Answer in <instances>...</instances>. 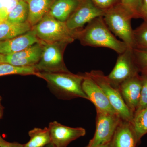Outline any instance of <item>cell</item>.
<instances>
[{"instance_id":"2e32d148","label":"cell","mask_w":147,"mask_h":147,"mask_svg":"<svg viewBox=\"0 0 147 147\" xmlns=\"http://www.w3.org/2000/svg\"><path fill=\"white\" fill-rule=\"evenodd\" d=\"M55 0H27L29 14L27 21L32 28L49 12Z\"/></svg>"},{"instance_id":"44dd1931","label":"cell","mask_w":147,"mask_h":147,"mask_svg":"<svg viewBox=\"0 0 147 147\" xmlns=\"http://www.w3.org/2000/svg\"><path fill=\"white\" fill-rule=\"evenodd\" d=\"M139 143L147 134V107L134 113L131 123Z\"/></svg>"},{"instance_id":"ac0fdd59","label":"cell","mask_w":147,"mask_h":147,"mask_svg":"<svg viewBox=\"0 0 147 147\" xmlns=\"http://www.w3.org/2000/svg\"><path fill=\"white\" fill-rule=\"evenodd\" d=\"M32 27L27 21L15 23L4 20L0 22V41L11 39L31 30Z\"/></svg>"},{"instance_id":"4dcf8cb0","label":"cell","mask_w":147,"mask_h":147,"mask_svg":"<svg viewBox=\"0 0 147 147\" xmlns=\"http://www.w3.org/2000/svg\"><path fill=\"white\" fill-rule=\"evenodd\" d=\"M2 100V98L0 95V119L2 118L4 113V107L2 104L1 102ZM3 139V138L0 135V142Z\"/></svg>"},{"instance_id":"8fae6325","label":"cell","mask_w":147,"mask_h":147,"mask_svg":"<svg viewBox=\"0 0 147 147\" xmlns=\"http://www.w3.org/2000/svg\"><path fill=\"white\" fill-rule=\"evenodd\" d=\"M82 87L88 100L93 103L96 110L111 113H117L113 108L102 89L86 73Z\"/></svg>"},{"instance_id":"e575fe53","label":"cell","mask_w":147,"mask_h":147,"mask_svg":"<svg viewBox=\"0 0 147 147\" xmlns=\"http://www.w3.org/2000/svg\"><path fill=\"white\" fill-rule=\"evenodd\" d=\"M45 147H54V146L52 145V144H50L47 145Z\"/></svg>"},{"instance_id":"9a60e30c","label":"cell","mask_w":147,"mask_h":147,"mask_svg":"<svg viewBox=\"0 0 147 147\" xmlns=\"http://www.w3.org/2000/svg\"><path fill=\"white\" fill-rule=\"evenodd\" d=\"M41 42L32 29L26 33L11 39L0 41V54L4 55H10Z\"/></svg>"},{"instance_id":"7c38bea8","label":"cell","mask_w":147,"mask_h":147,"mask_svg":"<svg viewBox=\"0 0 147 147\" xmlns=\"http://www.w3.org/2000/svg\"><path fill=\"white\" fill-rule=\"evenodd\" d=\"M142 88V77L139 74L123 82L117 88L125 103L133 115L139 105Z\"/></svg>"},{"instance_id":"d590c367","label":"cell","mask_w":147,"mask_h":147,"mask_svg":"<svg viewBox=\"0 0 147 147\" xmlns=\"http://www.w3.org/2000/svg\"><path fill=\"white\" fill-rule=\"evenodd\" d=\"M16 1H24L27 2V0H16Z\"/></svg>"},{"instance_id":"d6986e66","label":"cell","mask_w":147,"mask_h":147,"mask_svg":"<svg viewBox=\"0 0 147 147\" xmlns=\"http://www.w3.org/2000/svg\"><path fill=\"white\" fill-rule=\"evenodd\" d=\"M30 141L24 147H45L51 144L50 133L47 127L34 128L29 131Z\"/></svg>"},{"instance_id":"ffe728a7","label":"cell","mask_w":147,"mask_h":147,"mask_svg":"<svg viewBox=\"0 0 147 147\" xmlns=\"http://www.w3.org/2000/svg\"><path fill=\"white\" fill-rule=\"evenodd\" d=\"M38 72L34 66L21 67L7 63H0V76L13 74L37 76Z\"/></svg>"},{"instance_id":"484cf974","label":"cell","mask_w":147,"mask_h":147,"mask_svg":"<svg viewBox=\"0 0 147 147\" xmlns=\"http://www.w3.org/2000/svg\"><path fill=\"white\" fill-rule=\"evenodd\" d=\"M141 75L142 79L141 96L139 105L135 113L147 107V75Z\"/></svg>"},{"instance_id":"5b68a950","label":"cell","mask_w":147,"mask_h":147,"mask_svg":"<svg viewBox=\"0 0 147 147\" xmlns=\"http://www.w3.org/2000/svg\"><path fill=\"white\" fill-rule=\"evenodd\" d=\"M42 50L38 63L34 66L38 72L63 73L70 72L66 66L63 55L68 43L42 42Z\"/></svg>"},{"instance_id":"52a82bcc","label":"cell","mask_w":147,"mask_h":147,"mask_svg":"<svg viewBox=\"0 0 147 147\" xmlns=\"http://www.w3.org/2000/svg\"><path fill=\"white\" fill-rule=\"evenodd\" d=\"M121 119L117 113L96 110L95 132L86 147H97L110 143Z\"/></svg>"},{"instance_id":"5bb4252c","label":"cell","mask_w":147,"mask_h":147,"mask_svg":"<svg viewBox=\"0 0 147 147\" xmlns=\"http://www.w3.org/2000/svg\"><path fill=\"white\" fill-rule=\"evenodd\" d=\"M139 144L132 124L121 119L110 141V147H136Z\"/></svg>"},{"instance_id":"3957f363","label":"cell","mask_w":147,"mask_h":147,"mask_svg":"<svg viewBox=\"0 0 147 147\" xmlns=\"http://www.w3.org/2000/svg\"><path fill=\"white\" fill-rule=\"evenodd\" d=\"M103 20L110 31L118 37L128 48H134V30L131 13L121 3L105 11Z\"/></svg>"},{"instance_id":"1f68e13d","label":"cell","mask_w":147,"mask_h":147,"mask_svg":"<svg viewBox=\"0 0 147 147\" xmlns=\"http://www.w3.org/2000/svg\"><path fill=\"white\" fill-rule=\"evenodd\" d=\"M8 1V0H0V9L5 5Z\"/></svg>"},{"instance_id":"30bf717a","label":"cell","mask_w":147,"mask_h":147,"mask_svg":"<svg viewBox=\"0 0 147 147\" xmlns=\"http://www.w3.org/2000/svg\"><path fill=\"white\" fill-rule=\"evenodd\" d=\"M48 129L51 144L54 147H67L71 142L86 134V130L82 127H69L56 121L50 122Z\"/></svg>"},{"instance_id":"f1b7e54d","label":"cell","mask_w":147,"mask_h":147,"mask_svg":"<svg viewBox=\"0 0 147 147\" xmlns=\"http://www.w3.org/2000/svg\"><path fill=\"white\" fill-rule=\"evenodd\" d=\"M140 18L144 21L147 20V0H142L140 11Z\"/></svg>"},{"instance_id":"603a6c76","label":"cell","mask_w":147,"mask_h":147,"mask_svg":"<svg viewBox=\"0 0 147 147\" xmlns=\"http://www.w3.org/2000/svg\"><path fill=\"white\" fill-rule=\"evenodd\" d=\"M134 48L147 49V20L134 30Z\"/></svg>"},{"instance_id":"cb8c5ba5","label":"cell","mask_w":147,"mask_h":147,"mask_svg":"<svg viewBox=\"0 0 147 147\" xmlns=\"http://www.w3.org/2000/svg\"><path fill=\"white\" fill-rule=\"evenodd\" d=\"M132 53L139 73L147 75V49L133 48Z\"/></svg>"},{"instance_id":"4316f807","label":"cell","mask_w":147,"mask_h":147,"mask_svg":"<svg viewBox=\"0 0 147 147\" xmlns=\"http://www.w3.org/2000/svg\"><path fill=\"white\" fill-rule=\"evenodd\" d=\"M98 8L105 12L121 3V0H91Z\"/></svg>"},{"instance_id":"f546056e","label":"cell","mask_w":147,"mask_h":147,"mask_svg":"<svg viewBox=\"0 0 147 147\" xmlns=\"http://www.w3.org/2000/svg\"><path fill=\"white\" fill-rule=\"evenodd\" d=\"M0 147H24V144H21L16 142L10 143L3 139L0 142Z\"/></svg>"},{"instance_id":"8d00e7d4","label":"cell","mask_w":147,"mask_h":147,"mask_svg":"<svg viewBox=\"0 0 147 147\" xmlns=\"http://www.w3.org/2000/svg\"><path fill=\"white\" fill-rule=\"evenodd\" d=\"M1 21H2L1 20V18H0V22H1Z\"/></svg>"},{"instance_id":"8992f818","label":"cell","mask_w":147,"mask_h":147,"mask_svg":"<svg viewBox=\"0 0 147 147\" xmlns=\"http://www.w3.org/2000/svg\"><path fill=\"white\" fill-rule=\"evenodd\" d=\"M86 73L102 89L110 104L121 118L131 123L134 117L133 113L125 103L118 89L110 84L107 76L100 70H92Z\"/></svg>"},{"instance_id":"e0dca14e","label":"cell","mask_w":147,"mask_h":147,"mask_svg":"<svg viewBox=\"0 0 147 147\" xmlns=\"http://www.w3.org/2000/svg\"><path fill=\"white\" fill-rule=\"evenodd\" d=\"M80 2V0H55L48 13L59 21L66 22Z\"/></svg>"},{"instance_id":"4fadbf2b","label":"cell","mask_w":147,"mask_h":147,"mask_svg":"<svg viewBox=\"0 0 147 147\" xmlns=\"http://www.w3.org/2000/svg\"><path fill=\"white\" fill-rule=\"evenodd\" d=\"M42 42H38L26 49L5 56V63L16 66H34L38 63L42 50Z\"/></svg>"},{"instance_id":"83f0119b","label":"cell","mask_w":147,"mask_h":147,"mask_svg":"<svg viewBox=\"0 0 147 147\" xmlns=\"http://www.w3.org/2000/svg\"><path fill=\"white\" fill-rule=\"evenodd\" d=\"M18 2L16 0H8L5 5L0 9V18L2 21L7 20L9 14L15 8Z\"/></svg>"},{"instance_id":"7a4b0ae2","label":"cell","mask_w":147,"mask_h":147,"mask_svg":"<svg viewBox=\"0 0 147 147\" xmlns=\"http://www.w3.org/2000/svg\"><path fill=\"white\" fill-rule=\"evenodd\" d=\"M37 76L45 80L51 92L59 98L69 100L82 98L88 100L82 89L84 74L69 72L48 73L38 72Z\"/></svg>"},{"instance_id":"d6a6232c","label":"cell","mask_w":147,"mask_h":147,"mask_svg":"<svg viewBox=\"0 0 147 147\" xmlns=\"http://www.w3.org/2000/svg\"><path fill=\"white\" fill-rule=\"evenodd\" d=\"M5 55L0 54V63H5Z\"/></svg>"},{"instance_id":"7402d4cb","label":"cell","mask_w":147,"mask_h":147,"mask_svg":"<svg viewBox=\"0 0 147 147\" xmlns=\"http://www.w3.org/2000/svg\"><path fill=\"white\" fill-rule=\"evenodd\" d=\"M28 3L25 1H20L18 2L15 8L9 14L7 20L12 23H25L28 20Z\"/></svg>"},{"instance_id":"277c9868","label":"cell","mask_w":147,"mask_h":147,"mask_svg":"<svg viewBox=\"0 0 147 147\" xmlns=\"http://www.w3.org/2000/svg\"><path fill=\"white\" fill-rule=\"evenodd\" d=\"M32 29L41 42L69 44L76 39V30H70L65 22L55 19L48 13Z\"/></svg>"},{"instance_id":"9c48e42d","label":"cell","mask_w":147,"mask_h":147,"mask_svg":"<svg viewBox=\"0 0 147 147\" xmlns=\"http://www.w3.org/2000/svg\"><path fill=\"white\" fill-rule=\"evenodd\" d=\"M104 13L91 0H80L79 5L67 19L66 24L70 30H77L94 18L103 16Z\"/></svg>"},{"instance_id":"ba28073f","label":"cell","mask_w":147,"mask_h":147,"mask_svg":"<svg viewBox=\"0 0 147 147\" xmlns=\"http://www.w3.org/2000/svg\"><path fill=\"white\" fill-rule=\"evenodd\" d=\"M132 49L127 47L119 54L112 71L107 76L110 84L116 88L121 84L140 74L133 57Z\"/></svg>"},{"instance_id":"836d02e7","label":"cell","mask_w":147,"mask_h":147,"mask_svg":"<svg viewBox=\"0 0 147 147\" xmlns=\"http://www.w3.org/2000/svg\"><path fill=\"white\" fill-rule=\"evenodd\" d=\"M110 143H108V144H106L102 145V146H99L97 147H110Z\"/></svg>"},{"instance_id":"6da1fadb","label":"cell","mask_w":147,"mask_h":147,"mask_svg":"<svg viewBox=\"0 0 147 147\" xmlns=\"http://www.w3.org/2000/svg\"><path fill=\"white\" fill-rule=\"evenodd\" d=\"M76 39L84 46L106 47L118 55L123 53L127 48L124 42L117 39L110 31L103 16L94 18L88 23L84 29L77 30Z\"/></svg>"},{"instance_id":"d4e9b609","label":"cell","mask_w":147,"mask_h":147,"mask_svg":"<svg viewBox=\"0 0 147 147\" xmlns=\"http://www.w3.org/2000/svg\"><path fill=\"white\" fill-rule=\"evenodd\" d=\"M142 0H121V3L131 13L133 18H140Z\"/></svg>"}]
</instances>
